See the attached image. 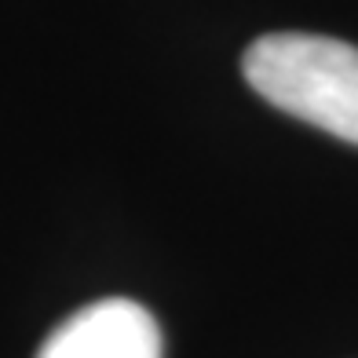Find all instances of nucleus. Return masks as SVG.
Instances as JSON below:
<instances>
[{
  "label": "nucleus",
  "instance_id": "1",
  "mask_svg": "<svg viewBox=\"0 0 358 358\" xmlns=\"http://www.w3.org/2000/svg\"><path fill=\"white\" fill-rule=\"evenodd\" d=\"M245 80L271 106L358 146V48L318 34H267L245 48Z\"/></svg>",
  "mask_w": 358,
  "mask_h": 358
},
{
  "label": "nucleus",
  "instance_id": "2",
  "mask_svg": "<svg viewBox=\"0 0 358 358\" xmlns=\"http://www.w3.org/2000/svg\"><path fill=\"white\" fill-rule=\"evenodd\" d=\"M37 358H161V329L143 303L110 296L59 322Z\"/></svg>",
  "mask_w": 358,
  "mask_h": 358
}]
</instances>
